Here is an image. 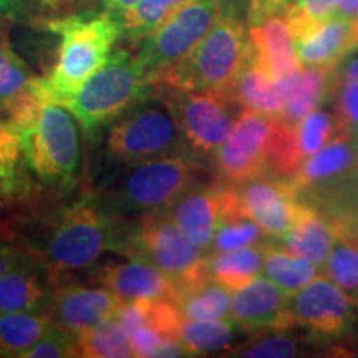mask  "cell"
I'll list each match as a JSON object with an SVG mask.
<instances>
[{
  "label": "cell",
  "mask_w": 358,
  "mask_h": 358,
  "mask_svg": "<svg viewBox=\"0 0 358 358\" xmlns=\"http://www.w3.org/2000/svg\"><path fill=\"white\" fill-rule=\"evenodd\" d=\"M320 267L310 259L289 252L287 249L277 245H266L262 274L275 282L287 294L297 292L303 285L319 275Z\"/></svg>",
  "instance_id": "f546056e"
},
{
  "label": "cell",
  "mask_w": 358,
  "mask_h": 358,
  "mask_svg": "<svg viewBox=\"0 0 358 358\" xmlns=\"http://www.w3.org/2000/svg\"><path fill=\"white\" fill-rule=\"evenodd\" d=\"M136 53L127 48L111 52L105 65L65 103L87 133L111 123L153 92Z\"/></svg>",
  "instance_id": "52a82bcc"
},
{
  "label": "cell",
  "mask_w": 358,
  "mask_h": 358,
  "mask_svg": "<svg viewBox=\"0 0 358 358\" xmlns=\"http://www.w3.org/2000/svg\"><path fill=\"white\" fill-rule=\"evenodd\" d=\"M330 222L337 231V236L350 237V239L358 243V211L347 213L337 219H332Z\"/></svg>",
  "instance_id": "7bdbcfd3"
},
{
  "label": "cell",
  "mask_w": 358,
  "mask_h": 358,
  "mask_svg": "<svg viewBox=\"0 0 358 358\" xmlns=\"http://www.w3.org/2000/svg\"><path fill=\"white\" fill-rule=\"evenodd\" d=\"M53 325L48 312L0 313V357L24 358Z\"/></svg>",
  "instance_id": "4316f807"
},
{
  "label": "cell",
  "mask_w": 358,
  "mask_h": 358,
  "mask_svg": "<svg viewBox=\"0 0 358 358\" xmlns=\"http://www.w3.org/2000/svg\"><path fill=\"white\" fill-rule=\"evenodd\" d=\"M227 92L243 110L272 116H280L284 111L285 100L279 85L257 65V62L250 55V50H248L243 69L239 70Z\"/></svg>",
  "instance_id": "603a6c76"
},
{
  "label": "cell",
  "mask_w": 358,
  "mask_h": 358,
  "mask_svg": "<svg viewBox=\"0 0 358 358\" xmlns=\"http://www.w3.org/2000/svg\"><path fill=\"white\" fill-rule=\"evenodd\" d=\"M266 245L256 244L224 252H209L206 259L208 275L231 292L245 287L261 275Z\"/></svg>",
  "instance_id": "cb8c5ba5"
},
{
  "label": "cell",
  "mask_w": 358,
  "mask_h": 358,
  "mask_svg": "<svg viewBox=\"0 0 358 358\" xmlns=\"http://www.w3.org/2000/svg\"><path fill=\"white\" fill-rule=\"evenodd\" d=\"M264 236H266V232L252 219L245 214H234V216L224 217L219 224L211 252H224V250L262 244Z\"/></svg>",
  "instance_id": "d590c367"
},
{
  "label": "cell",
  "mask_w": 358,
  "mask_h": 358,
  "mask_svg": "<svg viewBox=\"0 0 358 358\" xmlns=\"http://www.w3.org/2000/svg\"><path fill=\"white\" fill-rule=\"evenodd\" d=\"M158 90V88H156ZM176 118L187 151L196 158L213 156L231 136L243 108L229 92L158 90Z\"/></svg>",
  "instance_id": "9c48e42d"
},
{
  "label": "cell",
  "mask_w": 358,
  "mask_h": 358,
  "mask_svg": "<svg viewBox=\"0 0 358 358\" xmlns=\"http://www.w3.org/2000/svg\"><path fill=\"white\" fill-rule=\"evenodd\" d=\"M123 221L106 211L95 196L80 198L53 216L37 261L55 282L71 272L87 271L106 250H113Z\"/></svg>",
  "instance_id": "6da1fadb"
},
{
  "label": "cell",
  "mask_w": 358,
  "mask_h": 358,
  "mask_svg": "<svg viewBox=\"0 0 358 358\" xmlns=\"http://www.w3.org/2000/svg\"><path fill=\"white\" fill-rule=\"evenodd\" d=\"M122 302V299L103 285L93 287L57 282L47 312L58 327L78 337L100 322L115 317Z\"/></svg>",
  "instance_id": "5bb4252c"
},
{
  "label": "cell",
  "mask_w": 358,
  "mask_h": 358,
  "mask_svg": "<svg viewBox=\"0 0 358 358\" xmlns=\"http://www.w3.org/2000/svg\"><path fill=\"white\" fill-rule=\"evenodd\" d=\"M105 148L111 159L127 166L159 156L189 153L171 106L156 88L110 123Z\"/></svg>",
  "instance_id": "ba28073f"
},
{
  "label": "cell",
  "mask_w": 358,
  "mask_h": 358,
  "mask_svg": "<svg viewBox=\"0 0 358 358\" xmlns=\"http://www.w3.org/2000/svg\"><path fill=\"white\" fill-rule=\"evenodd\" d=\"M249 34L239 17L222 10L206 37L181 64L164 71L151 87L158 90H217L227 92L243 69Z\"/></svg>",
  "instance_id": "5b68a950"
},
{
  "label": "cell",
  "mask_w": 358,
  "mask_h": 358,
  "mask_svg": "<svg viewBox=\"0 0 358 358\" xmlns=\"http://www.w3.org/2000/svg\"><path fill=\"white\" fill-rule=\"evenodd\" d=\"M113 250L155 266L173 280L176 294L209 277L206 271L209 250L192 243L168 213L143 214L131 224L123 222Z\"/></svg>",
  "instance_id": "277c9868"
},
{
  "label": "cell",
  "mask_w": 358,
  "mask_h": 358,
  "mask_svg": "<svg viewBox=\"0 0 358 358\" xmlns=\"http://www.w3.org/2000/svg\"><path fill=\"white\" fill-rule=\"evenodd\" d=\"M0 22V118L7 120L17 106L34 92L38 77H34L25 62L13 50Z\"/></svg>",
  "instance_id": "484cf974"
},
{
  "label": "cell",
  "mask_w": 358,
  "mask_h": 358,
  "mask_svg": "<svg viewBox=\"0 0 358 358\" xmlns=\"http://www.w3.org/2000/svg\"><path fill=\"white\" fill-rule=\"evenodd\" d=\"M335 69L327 66H303L290 82L285 92L284 111L280 118L299 123L303 116L317 110L330 93H334Z\"/></svg>",
  "instance_id": "d4e9b609"
},
{
  "label": "cell",
  "mask_w": 358,
  "mask_h": 358,
  "mask_svg": "<svg viewBox=\"0 0 358 358\" xmlns=\"http://www.w3.org/2000/svg\"><path fill=\"white\" fill-rule=\"evenodd\" d=\"M232 186L245 216L266 236L280 239L297 221L302 201L289 178L264 174Z\"/></svg>",
  "instance_id": "4fadbf2b"
},
{
  "label": "cell",
  "mask_w": 358,
  "mask_h": 358,
  "mask_svg": "<svg viewBox=\"0 0 358 358\" xmlns=\"http://www.w3.org/2000/svg\"><path fill=\"white\" fill-rule=\"evenodd\" d=\"M221 12L222 0H189L155 32L140 40L136 57L150 85L164 71L181 64L198 47Z\"/></svg>",
  "instance_id": "30bf717a"
},
{
  "label": "cell",
  "mask_w": 358,
  "mask_h": 358,
  "mask_svg": "<svg viewBox=\"0 0 358 358\" xmlns=\"http://www.w3.org/2000/svg\"><path fill=\"white\" fill-rule=\"evenodd\" d=\"M287 295L275 282L259 275L249 285L232 292L229 319L245 332H285Z\"/></svg>",
  "instance_id": "9a60e30c"
},
{
  "label": "cell",
  "mask_w": 358,
  "mask_h": 358,
  "mask_svg": "<svg viewBox=\"0 0 358 358\" xmlns=\"http://www.w3.org/2000/svg\"><path fill=\"white\" fill-rule=\"evenodd\" d=\"M236 324L231 319L189 320L182 319L176 338L186 348L187 357H203L231 348L236 340Z\"/></svg>",
  "instance_id": "f1b7e54d"
},
{
  "label": "cell",
  "mask_w": 358,
  "mask_h": 358,
  "mask_svg": "<svg viewBox=\"0 0 358 358\" xmlns=\"http://www.w3.org/2000/svg\"><path fill=\"white\" fill-rule=\"evenodd\" d=\"M299 342L287 335L275 334L271 337L256 340V342L244 343L231 353L232 357H249V358H285L301 355Z\"/></svg>",
  "instance_id": "74e56055"
},
{
  "label": "cell",
  "mask_w": 358,
  "mask_h": 358,
  "mask_svg": "<svg viewBox=\"0 0 358 358\" xmlns=\"http://www.w3.org/2000/svg\"><path fill=\"white\" fill-rule=\"evenodd\" d=\"M232 292L211 277L179 290L174 299L182 317L189 320L229 319Z\"/></svg>",
  "instance_id": "83f0119b"
},
{
  "label": "cell",
  "mask_w": 358,
  "mask_h": 358,
  "mask_svg": "<svg viewBox=\"0 0 358 358\" xmlns=\"http://www.w3.org/2000/svg\"><path fill=\"white\" fill-rule=\"evenodd\" d=\"M29 259H34L32 254L13 243L7 227L0 224V275Z\"/></svg>",
  "instance_id": "60d3db41"
},
{
  "label": "cell",
  "mask_w": 358,
  "mask_h": 358,
  "mask_svg": "<svg viewBox=\"0 0 358 358\" xmlns=\"http://www.w3.org/2000/svg\"><path fill=\"white\" fill-rule=\"evenodd\" d=\"M320 272L345 292L358 297V243L350 237L338 236Z\"/></svg>",
  "instance_id": "836d02e7"
},
{
  "label": "cell",
  "mask_w": 358,
  "mask_h": 358,
  "mask_svg": "<svg viewBox=\"0 0 358 358\" xmlns=\"http://www.w3.org/2000/svg\"><path fill=\"white\" fill-rule=\"evenodd\" d=\"M187 2L189 0H140L134 7L118 13L122 35L140 42Z\"/></svg>",
  "instance_id": "1f68e13d"
},
{
  "label": "cell",
  "mask_w": 358,
  "mask_h": 358,
  "mask_svg": "<svg viewBox=\"0 0 358 358\" xmlns=\"http://www.w3.org/2000/svg\"><path fill=\"white\" fill-rule=\"evenodd\" d=\"M279 116L243 110L226 143L213 155L219 178L239 185L268 174V158Z\"/></svg>",
  "instance_id": "7c38bea8"
},
{
  "label": "cell",
  "mask_w": 358,
  "mask_h": 358,
  "mask_svg": "<svg viewBox=\"0 0 358 358\" xmlns=\"http://www.w3.org/2000/svg\"><path fill=\"white\" fill-rule=\"evenodd\" d=\"M78 357L77 337L57 324L25 353L24 358H70Z\"/></svg>",
  "instance_id": "f35d334b"
},
{
  "label": "cell",
  "mask_w": 358,
  "mask_h": 358,
  "mask_svg": "<svg viewBox=\"0 0 358 358\" xmlns=\"http://www.w3.org/2000/svg\"><path fill=\"white\" fill-rule=\"evenodd\" d=\"M284 313L287 330L301 327L312 338H342L357 324L358 297L319 274L297 292L287 295Z\"/></svg>",
  "instance_id": "8fae6325"
},
{
  "label": "cell",
  "mask_w": 358,
  "mask_h": 358,
  "mask_svg": "<svg viewBox=\"0 0 358 358\" xmlns=\"http://www.w3.org/2000/svg\"><path fill=\"white\" fill-rule=\"evenodd\" d=\"M279 2H290V0H279Z\"/></svg>",
  "instance_id": "7dc6e473"
},
{
  "label": "cell",
  "mask_w": 358,
  "mask_h": 358,
  "mask_svg": "<svg viewBox=\"0 0 358 358\" xmlns=\"http://www.w3.org/2000/svg\"><path fill=\"white\" fill-rule=\"evenodd\" d=\"M294 45L303 66L337 69L358 48V19L330 17L294 37Z\"/></svg>",
  "instance_id": "e0dca14e"
},
{
  "label": "cell",
  "mask_w": 358,
  "mask_h": 358,
  "mask_svg": "<svg viewBox=\"0 0 358 358\" xmlns=\"http://www.w3.org/2000/svg\"><path fill=\"white\" fill-rule=\"evenodd\" d=\"M30 0H0V22L24 19L29 12Z\"/></svg>",
  "instance_id": "b9f144b4"
},
{
  "label": "cell",
  "mask_w": 358,
  "mask_h": 358,
  "mask_svg": "<svg viewBox=\"0 0 358 358\" xmlns=\"http://www.w3.org/2000/svg\"><path fill=\"white\" fill-rule=\"evenodd\" d=\"M47 27L60 37V45L55 65L43 83L48 96L65 105L108 62L122 37V24L116 13L106 10L50 20Z\"/></svg>",
  "instance_id": "3957f363"
},
{
  "label": "cell",
  "mask_w": 358,
  "mask_h": 358,
  "mask_svg": "<svg viewBox=\"0 0 358 358\" xmlns=\"http://www.w3.org/2000/svg\"><path fill=\"white\" fill-rule=\"evenodd\" d=\"M297 145L302 158L322 150L342 136H352L337 113L324 110H313L297 123Z\"/></svg>",
  "instance_id": "d6a6232c"
},
{
  "label": "cell",
  "mask_w": 358,
  "mask_h": 358,
  "mask_svg": "<svg viewBox=\"0 0 358 358\" xmlns=\"http://www.w3.org/2000/svg\"><path fill=\"white\" fill-rule=\"evenodd\" d=\"M222 192L224 182L213 186L198 185L166 211L179 229L204 250H211L221 224Z\"/></svg>",
  "instance_id": "d6986e66"
},
{
  "label": "cell",
  "mask_w": 358,
  "mask_h": 358,
  "mask_svg": "<svg viewBox=\"0 0 358 358\" xmlns=\"http://www.w3.org/2000/svg\"><path fill=\"white\" fill-rule=\"evenodd\" d=\"M357 173L355 140L342 136L303 159L297 173L289 179L297 189L299 198L307 199L342 185Z\"/></svg>",
  "instance_id": "2e32d148"
},
{
  "label": "cell",
  "mask_w": 358,
  "mask_h": 358,
  "mask_svg": "<svg viewBox=\"0 0 358 358\" xmlns=\"http://www.w3.org/2000/svg\"><path fill=\"white\" fill-rule=\"evenodd\" d=\"M75 116L62 103L47 100L20 128L22 148L30 171L43 185L70 187L80 169V134Z\"/></svg>",
  "instance_id": "8992f818"
},
{
  "label": "cell",
  "mask_w": 358,
  "mask_h": 358,
  "mask_svg": "<svg viewBox=\"0 0 358 358\" xmlns=\"http://www.w3.org/2000/svg\"><path fill=\"white\" fill-rule=\"evenodd\" d=\"M131 337L134 357H158L159 348L163 347L164 340L168 337L163 335L155 327L151 325H143L140 329H136L134 332L129 335Z\"/></svg>",
  "instance_id": "ab89813d"
},
{
  "label": "cell",
  "mask_w": 358,
  "mask_h": 358,
  "mask_svg": "<svg viewBox=\"0 0 358 358\" xmlns=\"http://www.w3.org/2000/svg\"><path fill=\"white\" fill-rule=\"evenodd\" d=\"M357 204H358V191H357Z\"/></svg>",
  "instance_id": "c3c4849f"
},
{
  "label": "cell",
  "mask_w": 358,
  "mask_h": 358,
  "mask_svg": "<svg viewBox=\"0 0 358 358\" xmlns=\"http://www.w3.org/2000/svg\"><path fill=\"white\" fill-rule=\"evenodd\" d=\"M37 262L29 259L0 275V313L47 312L52 290L42 280Z\"/></svg>",
  "instance_id": "44dd1931"
},
{
  "label": "cell",
  "mask_w": 358,
  "mask_h": 358,
  "mask_svg": "<svg viewBox=\"0 0 358 358\" xmlns=\"http://www.w3.org/2000/svg\"><path fill=\"white\" fill-rule=\"evenodd\" d=\"M340 0H297L287 6V22L292 38L310 27L325 22L334 15Z\"/></svg>",
  "instance_id": "8d00e7d4"
},
{
  "label": "cell",
  "mask_w": 358,
  "mask_h": 358,
  "mask_svg": "<svg viewBox=\"0 0 358 358\" xmlns=\"http://www.w3.org/2000/svg\"><path fill=\"white\" fill-rule=\"evenodd\" d=\"M337 237V231L332 222L315 208L302 201L297 221L280 237V241L282 248L287 249L289 252L310 259L312 262L322 267Z\"/></svg>",
  "instance_id": "7402d4cb"
},
{
  "label": "cell",
  "mask_w": 358,
  "mask_h": 358,
  "mask_svg": "<svg viewBox=\"0 0 358 358\" xmlns=\"http://www.w3.org/2000/svg\"><path fill=\"white\" fill-rule=\"evenodd\" d=\"M96 280L124 302L129 301H173L176 287L173 280L155 266L138 259L110 262L98 267Z\"/></svg>",
  "instance_id": "ac0fdd59"
},
{
  "label": "cell",
  "mask_w": 358,
  "mask_h": 358,
  "mask_svg": "<svg viewBox=\"0 0 358 358\" xmlns=\"http://www.w3.org/2000/svg\"><path fill=\"white\" fill-rule=\"evenodd\" d=\"M332 17H342V19H358V0H340L338 7L335 8Z\"/></svg>",
  "instance_id": "ee69618b"
},
{
  "label": "cell",
  "mask_w": 358,
  "mask_h": 358,
  "mask_svg": "<svg viewBox=\"0 0 358 358\" xmlns=\"http://www.w3.org/2000/svg\"><path fill=\"white\" fill-rule=\"evenodd\" d=\"M138 2H140V0H103V6H105L108 12H113L118 15V13L136 6Z\"/></svg>",
  "instance_id": "f6af8a7d"
},
{
  "label": "cell",
  "mask_w": 358,
  "mask_h": 358,
  "mask_svg": "<svg viewBox=\"0 0 358 358\" xmlns=\"http://www.w3.org/2000/svg\"><path fill=\"white\" fill-rule=\"evenodd\" d=\"M78 357L85 358H131V337L116 317L100 322L77 337Z\"/></svg>",
  "instance_id": "4dcf8cb0"
},
{
  "label": "cell",
  "mask_w": 358,
  "mask_h": 358,
  "mask_svg": "<svg viewBox=\"0 0 358 358\" xmlns=\"http://www.w3.org/2000/svg\"><path fill=\"white\" fill-rule=\"evenodd\" d=\"M355 140V138H353ZM355 168L358 171V140H355Z\"/></svg>",
  "instance_id": "bcb514c9"
},
{
  "label": "cell",
  "mask_w": 358,
  "mask_h": 358,
  "mask_svg": "<svg viewBox=\"0 0 358 358\" xmlns=\"http://www.w3.org/2000/svg\"><path fill=\"white\" fill-rule=\"evenodd\" d=\"M203 164L191 153H174L128 164L98 199L116 217L166 213L201 185Z\"/></svg>",
  "instance_id": "7a4b0ae2"
},
{
  "label": "cell",
  "mask_w": 358,
  "mask_h": 358,
  "mask_svg": "<svg viewBox=\"0 0 358 358\" xmlns=\"http://www.w3.org/2000/svg\"><path fill=\"white\" fill-rule=\"evenodd\" d=\"M334 93L337 96L335 113L340 116L352 138L358 140V58L347 60L335 69Z\"/></svg>",
  "instance_id": "e575fe53"
},
{
  "label": "cell",
  "mask_w": 358,
  "mask_h": 358,
  "mask_svg": "<svg viewBox=\"0 0 358 358\" xmlns=\"http://www.w3.org/2000/svg\"><path fill=\"white\" fill-rule=\"evenodd\" d=\"M34 178L19 133L0 118V214L20 208L32 199Z\"/></svg>",
  "instance_id": "ffe728a7"
}]
</instances>
